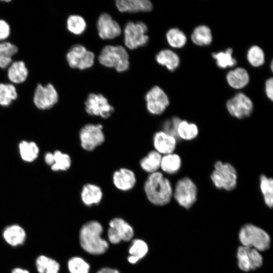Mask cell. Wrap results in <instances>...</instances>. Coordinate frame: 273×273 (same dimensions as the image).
<instances>
[{
    "label": "cell",
    "mask_w": 273,
    "mask_h": 273,
    "mask_svg": "<svg viewBox=\"0 0 273 273\" xmlns=\"http://www.w3.org/2000/svg\"><path fill=\"white\" fill-rule=\"evenodd\" d=\"M103 227L98 221L93 220L84 224L80 230L79 241L82 249L93 255L104 253L109 247L108 243L101 237Z\"/></svg>",
    "instance_id": "1"
},
{
    "label": "cell",
    "mask_w": 273,
    "mask_h": 273,
    "mask_svg": "<svg viewBox=\"0 0 273 273\" xmlns=\"http://www.w3.org/2000/svg\"><path fill=\"white\" fill-rule=\"evenodd\" d=\"M144 190L148 199L155 205L168 204L173 195L169 180L158 171L149 174L145 183Z\"/></svg>",
    "instance_id": "2"
},
{
    "label": "cell",
    "mask_w": 273,
    "mask_h": 273,
    "mask_svg": "<svg viewBox=\"0 0 273 273\" xmlns=\"http://www.w3.org/2000/svg\"><path fill=\"white\" fill-rule=\"evenodd\" d=\"M239 239L242 246L254 248L260 252L268 249L270 244L268 234L262 229L250 223L246 224L241 228Z\"/></svg>",
    "instance_id": "3"
},
{
    "label": "cell",
    "mask_w": 273,
    "mask_h": 273,
    "mask_svg": "<svg viewBox=\"0 0 273 273\" xmlns=\"http://www.w3.org/2000/svg\"><path fill=\"white\" fill-rule=\"evenodd\" d=\"M99 63L119 72L127 70L129 66L128 54L122 46L107 45L103 48L99 57Z\"/></svg>",
    "instance_id": "4"
},
{
    "label": "cell",
    "mask_w": 273,
    "mask_h": 273,
    "mask_svg": "<svg viewBox=\"0 0 273 273\" xmlns=\"http://www.w3.org/2000/svg\"><path fill=\"white\" fill-rule=\"evenodd\" d=\"M210 177L214 186L219 189L231 191L237 185V171L234 167L229 163L217 161Z\"/></svg>",
    "instance_id": "5"
},
{
    "label": "cell",
    "mask_w": 273,
    "mask_h": 273,
    "mask_svg": "<svg viewBox=\"0 0 273 273\" xmlns=\"http://www.w3.org/2000/svg\"><path fill=\"white\" fill-rule=\"evenodd\" d=\"M147 31L148 27L144 22H128L124 29L125 46L130 50H133L146 45L149 39Z\"/></svg>",
    "instance_id": "6"
},
{
    "label": "cell",
    "mask_w": 273,
    "mask_h": 273,
    "mask_svg": "<svg viewBox=\"0 0 273 273\" xmlns=\"http://www.w3.org/2000/svg\"><path fill=\"white\" fill-rule=\"evenodd\" d=\"M173 195L179 205L189 209L197 199L196 186L190 178H182L177 181Z\"/></svg>",
    "instance_id": "7"
},
{
    "label": "cell",
    "mask_w": 273,
    "mask_h": 273,
    "mask_svg": "<svg viewBox=\"0 0 273 273\" xmlns=\"http://www.w3.org/2000/svg\"><path fill=\"white\" fill-rule=\"evenodd\" d=\"M66 59L70 67L84 70L94 65L95 55L82 45L76 44L68 52Z\"/></svg>",
    "instance_id": "8"
},
{
    "label": "cell",
    "mask_w": 273,
    "mask_h": 273,
    "mask_svg": "<svg viewBox=\"0 0 273 273\" xmlns=\"http://www.w3.org/2000/svg\"><path fill=\"white\" fill-rule=\"evenodd\" d=\"M101 124H88L80 129L81 146L84 150L92 151L104 142L105 136Z\"/></svg>",
    "instance_id": "9"
},
{
    "label": "cell",
    "mask_w": 273,
    "mask_h": 273,
    "mask_svg": "<svg viewBox=\"0 0 273 273\" xmlns=\"http://www.w3.org/2000/svg\"><path fill=\"white\" fill-rule=\"evenodd\" d=\"M85 106L88 114L104 118L110 117L114 110L108 100L101 94H90L85 102Z\"/></svg>",
    "instance_id": "10"
},
{
    "label": "cell",
    "mask_w": 273,
    "mask_h": 273,
    "mask_svg": "<svg viewBox=\"0 0 273 273\" xmlns=\"http://www.w3.org/2000/svg\"><path fill=\"white\" fill-rule=\"evenodd\" d=\"M109 226L108 237L112 244H118L121 241H129L134 235L132 226L122 218H113L110 221Z\"/></svg>",
    "instance_id": "11"
},
{
    "label": "cell",
    "mask_w": 273,
    "mask_h": 273,
    "mask_svg": "<svg viewBox=\"0 0 273 273\" xmlns=\"http://www.w3.org/2000/svg\"><path fill=\"white\" fill-rule=\"evenodd\" d=\"M57 90L51 83L45 85L38 84L35 90L33 102L39 109L45 110L52 107L58 101Z\"/></svg>",
    "instance_id": "12"
},
{
    "label": "cell",
    "mask_w": 273,
    "mask_h": 273,
    "mask_svg": "<svg viewBox=\"0 0 273 273\" xmlns=\"http://www.w3.org/2000/svg\"><path fill=\"white\" fill-rule=\"evenodd\" d=\"M145 100L148 111L153 115L162 114L169 103L167 95L158 86H154L147 92Z\"/></svg>",
    "instance_id": "13"
},
{
    "label": "cell",
    "mask_w": 273,
    "mask_h": 273,
    "mask_svg": "<svg viewBox=\"0 0 273 273\" xmlns=\"http://www.w3.org/2000/svg\"><path fill=\"white\" fill-rule=\"evenodd\" d=\"M226 108L230 114L237 118L248 117L253 111V103L250 98L240 93L228 100Z\"/></svg>",
    "instance_id": "14"
},
{
    "label": "cell",
    "mask_w": 273,
    "mask_h": 273,
    "mask_svg": "<svg viewBox=\"0 0 273 273\" xmlns=\"http://www.w3.org/2000/svg\"><path fill=\"white\" fill-rule=\"evenodd\" d=\"M97 27L99 35L103 39H114L121 33L119 24L107 13H103L99 16Z\"/></svg>",
    "instance_id": "15"
},
{
    "label": "cell",
    "mask_w": 273,
    "mask_h": 273,
    "mask_svg": "<svg viewBox=\"0 0 273 273\" xmlns=\"http://www.w3.org/2000/svg\"><path fill=\"white\" fill-rule=\"evenodd\" d=\"M2 238L8 245L12 247L22 246L26 242L27 233L24 228L19 224L7 225L2 231Z\"/></svg>",
    "instance_id": "16"
},
{
    "label": "cell",
    "mask_w": 273,
    "mask_h": 273,
    "mask_svg": "<svg viewBox=\"0 0 273 273\" xmlns=\"http://www.w3.org/2000/svg\"><path fill=\"white\" fill-rule=\"evenodd\" d=\"M153 145L156 151L164 155L172 153L176 145V139L163 131L156 132L153 136Z\"/></svg>",
    "instance_id": "17"
},
{
    "label": "cell",
    "mask_w": 273,
    "mask_h": 273,
    "mask_svg": "<svg viewBox=\"0 0 273 273\" xmlns=\"http://www.w3.org/2000/svg\"><path fill=\"white\" fill-rule=\"evenodd\" d=\"M116 6L120 12L128 13L149 12L153 8L152 3L148 0H117Z\"/></svg>",
    "instance_id": "18"
},
{
    "label": "cell",
    "mask_w": 273,
    "mask_h": 273,
    "mask_svg": "<svg viewBox=\"0 0 273 273\" xmlns=\"http://www.w3.org/2000/svg\"><path fill=\"white\" fill-rule=\"evenodd\" d=\"M113 181L118 189L128 191L134 187L136 178L132 171L126 168H121L114 173Z\"/></svg>",
    "instance_id": "19"
},
{
    "label": "cell",
    "mask_w": 273,
    "mask_h": 273,
    "mask_svg": "<svg viewBox=\"0 0 273 273\" xmlns=\"http://www.w3.org/2000/svg\"><path fill=\"white\" fill-rule=\"evenodd\" d=\"M28 71L25 63L22 61H17L9 65L8 77L14 83H21L26 79Z\"/></svg>",
    "instance_id": "20"
},
{
    "label": "cell",
    "mask_w": 273,
    "mask_h": 273,
    "mask_svg": "<svg viewBox=\"0 0 273 273\" xmlns=\"http://www.w3.org/2000/svg\"><path fill=\"white\" fill-rule=\"evenodd\" d=\"M102 196L103 193L100 188L91 184L85 185L81 193L82 201L86 206L99 203Z\"/></svg>",
    "instance_id": "21"
},
{
    "label": "cell",
    "mask_w": 273,
    "mask_h": 273,
    "mask_svg": "<svg viewBox=\"0 0 273 273\" xmlns=\"http://www.w3.org/2000/svg\"><path fill=\"white\" fill-rule=\"evenodd\" d=\"M38 273H59L60 264L56 260L46 255H38L35 260Z\"/></svg>",
    "instance_id": "22"
},
{
    "label": "cell",
    "mask_w": 273,
    "mask_h": 273,
    "mask_svg": "<svg viewBox=\"0 0 273 273\" xmlns=\"http://www.w3.org/2000/svg\"><path fill=\"white\" fill-rule=\"evenodd\" d=\"M226 78L229 84L236 89L243 88L249 81V76L247 71L242 68H237L229 71Z\"/></svg>",
    "instance_id": "23"
},
{
    "label": "cell",
    "mask_w": 273,
    "mask_h": 273,
    "mask_svg": "<svg viewBox=\"0 0 273 273\" xmlns=\"http://www.w3.org/2000/svg\"><path fill=\"white\" fill-rule=\"evenodd\" d=\"M156 60L159 64L165 66L170 71L174 70L179 64V58L177 54L167 49L159 52Z\"/></svg>",
    "instance_id": "24"
},
{
    "label": "cell",
    "mask_w": 273,
    "mask_h": 273,
    "mask_svg": "<svg viewBox=\"0 0 273 273\" xmlns=\"http://www.w3.org/2000/svg\"><path fill=\"white\" fill-rule=\"evenodd\" d=\"M161 154L156 151H151L140 161L142 168L145 171L152 173L157 172L160 167Z\"/></svg>",
    "instance_id": "25"
},
{
    "label": "cell",
    "mask_w": 273,
    "mask_h": 273,
    "mask_svg": "<svg viewBox=\"0 0 273 273\" xmlns=\"http://www.w3.org/2000/svg\"><path fill=\"white\" fill-rule=\"evenodd\" d=\"M181 161L180 157L170 153L162 157L160 167L163 171L169 174H174L180 168Z\"/></svg>",
    "instance_id": "26"
},
{
    "label": "cell",
    "mask_w": 273,
    "mask_h": 273,
    "mask_svg": "<svg viewBox=\"0 0 273 273\" xmlns=\"http://www.w3.org/2000/svg\"><path fill=\"white\" fill-rule=\"evenodd\" d=\"M191 39L193 42L198 46H207L211 43L212 36L210 28L205 25H200L194 30Z\"/></svg>",
    "instance_id": "27"
},
{
    "label": "cell",
    "mask_w": 273,
    "mask_h": 273,
    "mask_svg": "<svg viewBox=\"0 0 273 273\" xmlns=\"http://www.w3.org/2000/svg\"><path fill=\"white\" fill-rule=\"evenodd\" d=\"M18 52V48L10 42L0 43V68H5L12 63V57Z\"/></svg>",
    "instance_id": "28"
},
{
    "label": "cell",
    "mask_w": 273,
    "mask_h": 273,
    "mask_svg": "<svg viewBox=\"0 0 273 273\" xmlns=\"http://www.w3.org/2000/svg\"><path fill=\"white\" fill-rule=\"evenodd\" d=\"M22 159L26 162H32L35 160L39 153V149L33 142L22 141L19 146Z\"/></svg>",
    "instance_id": "29"
},
{
    "label": "cell",
    "mask_w": 273,
    "mask_h": 273,
    "mask_svg": "<svg viewBox=\"0 0 273 273\" xmlns=\"http://www.w3.org/2000/svg\"><path fill=\"white\" fill-rule=\"evenodd\" d=\"M18 94L15 86L11 83H0V105L8 106L17 99Z\"/></svg>",
    "instance_id": "30"
},
{
    "label": "cell",
    "mask_w": 273,
    "mask_h": 273,
    "mask_svg": "<svg viewBox=\"0 0 273 273\" xmlns=\"http://www.w3.org/2000/svg\"><path fill=\"white\" fill-rule=\"evenodd\" d=\"M177 134L179 138L184 140H191L195 139L198 134L197 126L186 120H181L177 127Z\"/></svg>",
    "instance_id": "31"
},
{
    "label": "cell",
    "mask_w": 273,
    "mask_h": 273,
    "mask_svg": "<svg viewBox=\"0 0 273 273\" xmlns=\"http://www.w3.org/2000/svg\"><path fill=\"white\" fill-rule=\"evenodd\" d=\"M260 188L265 204L269 208L273 205V180L271 178L262 175L260 178Z\"/></svg>",
    "instance_id": "32"
},
{
    "label": "cell",
    "mask_w": 273,
    "mask_h": 273,
    "mask_svg": "<svg viewBox=\"0 0 273 273\" xmlns=\"http://www.w3.org/2000/svg\"><path fill=\"white\" fill-rule=\"evenodd\" d=\"M86 23L83 18L79 15H72L67 20V28L72 33L80 35L85 31Z\"/></svg>",
    "instance_id": "33"
},
{
    "label": "cell",
    "mask_w": 273,
    "mask_h": 273,
    "mask_svg": "<svg viewBox=\"0 0 273 273\" xmlns=\"http://www.w3.org/2000/svg\"><path fill=\"white\" fill-rule=\"evenodd\" d=\"M166 39L169 44L175 48L184 47L187 41L184 33L178 28H171L166 33Z\"/></svg>",
    "instance_id": "34"
},
{
    "label": "cell",
    "mask_w": 273,
    "mask_h": 273,
    "mask_svg": "<svg viewBox=\"0 0 273 273\" xmlns=\"http://www.w3.org/2000/svg\"><path fill=\"white\" fill-rule=\"evenodd\" d=\"M233 50L228 49L225 52L213 53L212 56L216 60V64L221 68L232 67L237 63L236 60L232 56Z\"/></svg>",
    "instance_id": "35"
},
{
    "label": "cell",
    "mask_w": 273,
    "mask_h": 273,
    "mask_svg": "<svg viewBox=\"0 0 273 273\" xmlns=\"http://www.w3.org/2000/svg\"><path fill=\"white\" fill-rule=\"evenodd\" d=\"M67 268L70 273H88L90 266L82 258L74 256L68 260Z\"/></svg>",
    "instance_id": "36"
},
{
    "label": "cell",
    "mask_w": 273,
    "mask_h": 273,
    "mask_svg": "<svg viewBox=\"0 0 273 273\" xmlns=\"http://www.w3.org/2000/svg\"><path fill=\"white\" fill-rule=\"evenodd\" d=\"M54 163L51 166L53 171L66 170L71 165V159L68 155L59 150L54 153Z\"/></svg>",
    "instance_id": "37"
},
{
    "label": "cell",
    "mask_w": 273,
    "mask_h": 273,
    "mask_svg": "<svg viewBox=\"0 0 273 273\" xmlns=\"http://www.w3.org/2000/svg\"><path fill=\"white\" fill-rule=\"evenodd\" d=\"M148 252V246L147 243L141 239H134L129 249L130 256L138 260L143 258Z\"/></svg>",
    "instance_id": "38"
},
{
    "label": "cell",
    "mask_w": 273,
    "mask_h": 273,
    "mask_svg": "<svg viewBox=\"0 0 273 273\" xmlns=\"http://www.w3.org/2000/svg\"><path fill=\"white\" fill-rule=\"evenodd\" d=\"M247 58L249 63L254 67L260 66L264 62V52L257 46H252L249 49Z\"/></svg>",
    "instance_id": "39"
},
{
    "label": "cell",
    "mask_w": 273,
    "mask_h": 273,
    "mask_svg": "<svg viewBox=\"0 0 273 273\" xmlns=\"http://www.w3.org/2000/svg\"><path fill=\"white\" fill-rule=\"evenodd\" d=\"M248 247L241 245L237 249V258L239 268L244 271L251 270L248 253Z\"/></svg>",
    "instance_id": "40"
},
{
    "label": "cell",
    "mask_w": 273,
    "mask_h": 273,
    "mask_svg": "<svg viewBox=\"0 0 273 273\" xmlns=\"http://www.w3.org/2000/svg\"><path fill=\"white\" fill-rule=\"evenodd\" d=\"M181 120L176 117H174L166 120L163 125L164 132L173 136L176 139L179 138L177 134V127Z\"/></svg>",
    "instance_id": "41"
},
{
    "label": "cell",
    "mask_w": 273,
    "mask_h": 273,
    "mask_svg": "<svg viewBox=\"0 0 273 273\" xmlns=\"http://www.w3.org/2000/svg\"><path fill=\"white\" fill-rule=\"evenodd\" d=\"M251 270L260 267L263 263V257L257 250L248 247V250Z\"/></svg>",
    "instance_id": "42"
},
{
    "label": "cell",
    "mask_w": 273,
    "mask_h": 273,
    "mask_svg": "<svg viewBox=\"0 0 273 273\" xmlns=\"http://www.w3.org/2000/svg\"><path fill=\"white\" fill-rule=\"evenodd\" d=\"M10 34L9 24L4 20L0 19V40L7 39Z\"/></svg>",
    "instance_id": "43"
},
{
    "label": "cell",
    "mask_w": 273,
    "mask_h": 273,
    "mask_svg": "<svg viewBox=\"0 0 273 273\" xmlns=\"http://www.w3.org/2000/svg\"><path fill=\"white\" fill-rule=\"evenodd\" d=\"M265 93L267 97L271 100L273 99V79L269 78L265 82Z\"/></svg>",
    "instance_id": "44"
},
{
    "label": "cell",
    "mask_w": 273,
    "mask_h": 273,
    "mask_svg": "<svg viewBox=\"0 0 273 273\" xmlns=\"http://www.w3.org/2000/svg\"><path fill=\"white\" fill-rule=\"evenodd\" d=\"M44 160L47 164L52 166L55 161L54 154L50 152L46 153L44 156Z\"/></svg>",
    "instance_id": "45"
},
{
    "label": "cell",
    "mask_w": 273,
    "mask_h": 273,
    "mask_svg": "<svg viewBox=\"0 0 273 273\" xmlns=\"http://www.w3.org/2000/svg\"><path fill=\"white\" fill-rule=\"evenodd\" d=\"M97 273H120L118 270L109 268L104 267L100 269Z\"/></svg>",
    "instance_id": "46"
},
{
    "label": "cell",
    "mask_w": 273,
    "mask_h": 273,
    "mask_svg": "<svg viewBox=\"0 0 273 273\" xmlns=\"http://www.w3.org/2000/svg\"><path fill=\"white\" fill-rule=\"evenodd\" d=\"M11 273H30V272L26 268L21 267H15L12 269Z\"/></svg>",
    "instance_id": "47"
}]
</instances>
